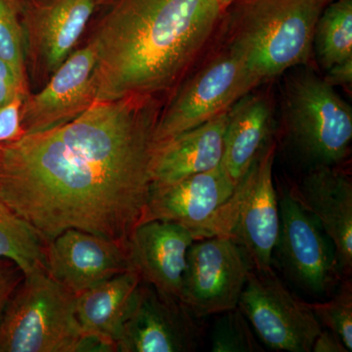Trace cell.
I'll list each match as a JSON object with an SVG mask.
<instances>
[{
	"label": "cell",
	"instance_id": "1",
	"mask_svg": "<svg viewBox=\"0 0 352 352\" xmlns=\"http://www.w3.org/2000/svg\"><path fill=\"white\" fill-rule=\"evenodd\" d=\"M153 97L96 101L75 120L0 144V200L46 243L69 230L126 250L152 187Z\"/></svg>",
	"mask_w": 352,
	"mask_h": 352
},
{
	"label": "cell",
	"instance_id": "5",
	"mask_svg": "<svg viewBox=\"0 0 352 352\" xmlns=\"http://www.w3.org/2000/svg\"><path fill=\"white\" fill-rule=\"evenodd\" d=\"M288 138L298 154L315 166H336L349 155L352 110L325 78L309 69L289 75L284 88Z\"/></svg>",
	"mask_w": 352,
	"mask_h": 352
},
{
	"label": "cell",
	"instance_id": "4",
	"mask_svg": "<svg viewBox=\"0 0 352 352\" xmlns=\"http://www.w3.org/2000/svg\"><path fill=\"white\" fill-rule=\"evenodd\" d=\"M0 352H109L85 337L76 295L50 274L24 277L0 319Z\"/></svg>",
	"mask_w": 352,
	"mask_h": 352
},
{
	"label": "cell",
	"instance_id": "14",
	"mask_svg": "<svg viewBox=\"0 0 352 352\" xmlns=\"http://www.w3.org/2000/svg\"><path fill=\"white\" fill-rule=\"evenodd\" d=\"M194 241L188 228L175 222H142L126 245L132 270L138 271L145 283L180 300L187 252Z\"/></svg>",
	"mask_w": 352,
	"mask_h": 352
},
{
	"label": "cell",
	"instance_id": "18",
	"mask_svg": "<svg viewBox=\"0 0 352 352\" xmlns=\"http://www.w3.org/2000/svg\"><path fill=\"white\" fill-rule=\"evenodd\" d=\"M228 111L157 144L152 185L170 184L221 166Z\"/></svg>",
	"mask_w": 352,
	"mask_h": 352
},
{
	"label": "cell",
	"instance_id": "8",
	"mask_svg": "<svg viewBox=\"0 0 352 352\" xmlns=\"http://www.w3.org/2000/svg\"><path fill=\"white\" fill-rule=\"evenodd\" d=\"M238 307L274 351L311 352L322 330L309 303L294 295L273 270L250 272Z\"/></svg>",
	"mask_w": 352,
	"mask_h": 352
},
{
	"label": "cell",
	"instance_id": "3",
	"mask_svg": "<svg viewBox=\"0 0 352 352\" xmlns=\"http://www.w3.org/2000/svg\"><path fill=\"white\" fill-rule=\"evenodd\" d=\"M333 0H239L228 45L259 82L305 66L314 53L317 22Z\"/></svg>",
	"mask_w": 352,
	"mask_h": 352
},
{
	"label": "cell",
	"instance_id": "28",
	"mask_svg": "<svg viewBox=\"0 0 352 352\" xmlns=\"http://www.w3.org/2000/svg\"><path fill=\"white\" fill-rule=\"evenodd\" d=\"M19 95H25V87L18 80L13 69L0 59V107Z\"/></svg>",
	"mask_w": 352,
	"mask_h": 352
},
{
	"label": "cell",
	"instance_id": "23",
	"mask_svg": "<svg viewBox=\"0 0 352 352\" xmlns=\"http://www.w3.org/2000/svg\"><path fill=\"white\" fill-rule=\"evenodd\" d=\"M25 29L14 0H0V59L25 87Z\"/></svg>",
	"mask_w": 352,
	"mask_h": 352
},
{
	"label": "cell",
	"instance_id": "21",
	"mask_svg": "<svg viewBox=\"0 0 352 352\" xmlns=\"http://www.w3.org/2000/svg\"><path fill=\"white\" fill-rule=\"evenodd\" d=\"M46 248L43 238L0 200V258L17 264L24 277L48 274Z\"/></svg>",
	"mask_w": 352,
	"mask_h": 352
},
{
	"label": "cell",
	"instance_id": "30",
	"mask_svg": "<svg viewBox=\"0 0 352 352\" xmlns=\"http://www.w3.org/2000/svg\"><path fill=\"white\" fill-rule=\"evenodd\" d=\"M237 1H239V0H219L220 3L222 4V6H223L226 10L229 7L232 6L233 4L236 3Z\"/></svg>",
	"mask_w": 352,
	"mask_h": 352
},
{
	"label": "cell",
	"instance_id": "7",
	"mask_svg": "<svg viewBox=\"0 0 352 352\" xmlns=\"http://www.w3.org/2000/svg\"><path fill=\"white\" fill-rule=\"evenodd\" d=\"M261 85L237 50L227 44L180 88L157 118V144L226 112Z\"/></svg>",
	"mask_w": 352,
	"mask_h": 352
},
{
	"label": "cell",
	"instance_id": "19",
	"mask_svg": "<svg viewBox=\"0 0 352 352\" xmlns=\"http://www.w3.org/2000/svg\"><path fill=\"white\" fill-rule=\"evenodd\" d=\"M141 281L138 271L127 270L76 296V317L85 337L116 352Z\"/></svg>",
	"mask_w": 352,
	"mask_h": 352
},
{
	"label": "cell",
	"instance_id": "2",
	"mask_svg": "<svg viewBox=\"0 0 352 352\" xmlns=\"http://www.w3.org/2000/svg\"><path fill=\"white\" fill-rule=\"evenodd\" d=\"M226 13L219 0H110L90 41L96 101L153 97L173 87Z\"/></svg>",
	"mask_w": 352,
	"mask_h": 352
},
{
	"label": "cell",
	"instance_id": "20",
	"mask_svg": "<svg viewBox=\"0 0 352 352\" xmlns=\"http://www.w3.org/2000/svg\"><path fill=\"white\" fill-rule=\"evenodd\" d=\"M270 98L254 90L229 109L221 166L237 186L270 141Z\"/></svg>",
	"mask_w": 352,
	"mask_h": 352
},
{
	"label": "cell",
	"instance_id": "22",
	"mask_svg": "<svg viewBox=\"0 0 352 352\" xmlns=\"http://www.w3.org/2000/svg\"><path fill=\"white\" fill-rule=\"evenodd\" d=\"M314 51L324 71L352 63V0H333L321 14Z\"/></svg>",
	"mask_w": 352,
	"mask_h": 352
},
{
	"label": "cell",
	"instance_id": "27",
	"mask_svg": "<svg viewBox=\"0 0 352 352\" xmlns=\"http://www.w3.org/2000/svg\"><path fill=\"white\" fill-rule=\"evenodd\" d=\"M24 279V274L17 264L8 259L0 258V319L14 292Z\"/></svg>",
	"mask_w": 352,
	"mask_h": 352
},
{
	"label": "cell",
	"instance_id": "9",
	"mask_svg": "<svg viewBox=\"0 0 352 352\" xmlns=\"http://www.w3.org/2000/svg\"><path fill=\"white\" fill-rule=\"evenodd\" d=\"M252 270L244 250L230 238L193 242L187 252L180 300L198 318L234 309Z\"/></svg>",
	"mask_w": 352,
	"mask_h": 352
},
{
	"label": "cell",
	"instance_id": "17",
	"mask_svg": "<svg viewBox=\"0 0 352 352\" xmlns=\"http://www.w3.org/2000/svg\"><path fill=\"white\" fill-rule=\"evenodd\" d=\"M98 0H38L30 6L25 34L34 61L51 76L73 53Z\"/></svg>",
	"mask_w": 352,
	"mask_h": 352
},
{
	"label": "cell",
	"instance_id": "12",
	"mask_svg": "<svg viewBox=\"0 0 352 352\" xmlns=\"http://www.w3.org/2000/svg\"><path fill=\"white\" fill-rule=\"evenodd\" d=\"M95 69L96 55L90 41L58 67L41 91L25 99L22 108L24 135L67 124L96 102Z\"/></svg>",
	"mask_w": 352,
	"mask_h": 352
},
{
	"label": "cell",
	"instance_id": "16",
	"mask_svg": "<svg viewBox=\"0 0 352 352\" xmlns=\"http://www.w3.org/2000/svg\"><path fill=\"white\" fill-rule=\"evenodd\" d=\"M235 189L221 166L170 184L152 185L142 222H175L194 235L214 217Z\"/></svg>",
	"mask_w": 352,
	"mask_h": 352
},
{
	"label": "cell",
	"instance_id": "29",
	"mask_svg": "<svg viewBox=\"0 0 352 352\" xmlns=\"http://www.w3.org/2000/svg\"><path fill=\"white\" fill-rule=\"evenodd\" d=\"M314 352H349L342 340L332 331L322 327L312 346Z\"/></svg>",
	"mask_w": 352,
	"mask_h": 352
},
{
	"label": "cell",
	"instance_id": "15",
	"mask_svg": "<svg viewBox=\"0 0 352 352\" xmlns=\"http://www.w3.org/2000/svg\"><path fill=\"white\" fill-rule=\"evenodd\" d=\"M314 215L335 247L342 272L352 270V182L335 166H315L289 191Z\"/></svg>",
	"mask_w": 352,
	"mask_h": 352
},
{
	"label": "cell",
	"instance_id": "26",
	"mask_svg": "<svg viewBox=\"0 0 352 352\" xmlns=\"http://www.w3.org/2000/svg\"><path fill=\"white\" fill-rule=\"evenodd\" d=\"M25 95L0 107V144L12 142L24 135L22 126V108Z\"/></svg>",
	"mask_w": 352,
	"mask_h": 352
},
{
	"label": "cell",
	"instance_id": "25",
	"mask_svg": "<svg viewBox=\"0 0 352 352\" xmlns=\"http://www.w3.org/2000/svg\"><path fill=\"white\" fill-rule=\"evenodd\" d=\"M322 327L335 333L352 351V287L346 282L337 295L325 302L309 303Z\"/></svg>",
	"mask_w": 352,
	"mask_h": 352
},
{
	"label": "cell",
	"instance_id": "10",
	"mask_svg": "<svg viewBox=\"0 0 352 352\" xmlns=\"http://www.w3.org/2000/svg\"><path fill=\"white\" fill-rule=\"evenodd\" d=\"M278 199L280 230L274 252L285 275L310 295L328 294L338 281L340 270L320 224L288 190Z\"/></svg>",
	"mask_w": 352,
	"mask_h": 352
},
{
	"label": "cell",
	"instance_id": "6",
	"mask_svg": "<svg viewBox=\"0 0 352 352\" xmlns=\"http://www.w3.org/2000/svg\"><path fill=\"white\" fill-rule=\"evenodd\" d=\"M276 149L270 140L204 230L206 237H227L237 243L258 272L272 270L279 235V199L273 182Z\"/></svg>",
	"mask_w": 352,
	"mask_h": 352
},
{
	"label": "cell",
	"instance_id": "24",
	"mask_svg": "<svg viewBox=\"0 0 352 352\" xmlns=\"http://www.w3.org/2000/svg\"><path fill=\"white\" fill-rule=\"evenodd\" d=\"M212 352H261L251 324L239 307L223 312L214 324L212 335Z\"/></svg>",
	"mask_w": 352,
	"mask_h": 352
},
{
	"label": "cell",
	"instance_id": "13",
	"mask_svg": "<svg viewBox=\"0 0 352 352\" xmlns=\"http://www.w3.org/2000/svg\"><path fill=\"white\" fill-rule=\"evenodd\" d=\"M48 274L78 296L132 270L126 250L107 238L69 229L47 243Z\"/></svg>",
	"mask_w": 352,
	"mask_h": 352
},
{
	"label": "cell",
	"instance_id": "11",
	"mask_svg": "<svg viewBox=\"0 0 352 352\" xmlns=\"http://www.w3.org/2000/svg\"><path fill=\"white\" fill-rule=\"evenodd\" d=\"M198 317L179 300L141 281L116 352H194L200 346Z\"/></svg>",
	"mask_w": 352,
	"mask_h": 352
}]
</instances>
